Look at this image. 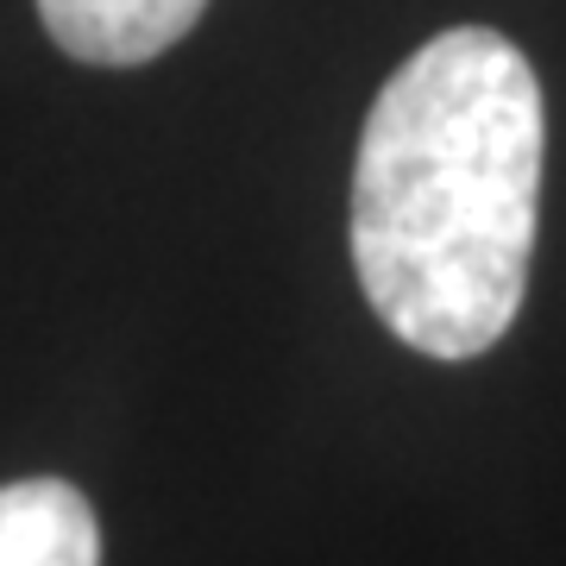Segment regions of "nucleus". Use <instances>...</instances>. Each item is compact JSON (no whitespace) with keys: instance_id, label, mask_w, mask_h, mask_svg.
<instances>
[{"instance_id":"f257e3e1","label":"nucleus","mask_w":566,"mask_h":566,"mask_svg":"<svg viewBox=\"0 0 566 566\" xmlns=\"http://www.w3.org/2000/svg\"><path fill=\"white\" fill-rule=\"evenodd\" d=\"M542 82L491 25H453L378 88L353 164V264L428 359H479L523 308L542 214Z\"/></svg>"},{"instance_id":"f03ea898","label":"nucleus","mask_w":566,"mask_h":566,"mask_svg":"<svg viewBox=\"0 0 566 566\" xmlns=\"http://www.w3.org/2000/svg\"><path fill=\"white\" fill-rule=\"evenodd\" d=\"M202 7L208 0H39V20L76 63L133 70L164 57L202 20Z\"/></svg>"},{"instance_id":"7ed1b4c3","label":"nucleus","mask_w":566,"mask_h":566,"mask_svg":"<svg viewBox=\"0 0 566 566\" xmlns=\"http://www.w3.org/2000/svg\"><path fill=\"white\" fill-rule=\"evenodd\" d=\"M0 566H102V523L70 479L0 485Z\"/></svg>"}]
</instances>
